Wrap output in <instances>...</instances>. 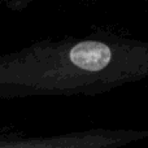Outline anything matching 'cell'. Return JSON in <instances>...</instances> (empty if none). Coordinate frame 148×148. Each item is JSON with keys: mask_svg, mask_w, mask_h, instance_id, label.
Instances as JSON below:
<instances>
[{"mask_svg": "<svg viewBox=\"0 0 148 148\" xmlns=\"http://www.w3.org/2000/svg\"><path fill=\"white\" fill-rule=\"evenodd\" d=\"M148 139V129H88L44 136L0 135V148H123Z\"/></svg>", "mask_w": 148, "mask_h": 148, "instance_id": "obj_2", "label": "cell"}, {"mask_svg": "<svg viewBox=\"0 0 148 148\" xmlns=\"http://www.w3.org/2000/svg\"><path fill=\"white\" fill-rule=\"evenodd\" d=\"M148 79V40L97 30L0 56V97L96 96Z\"/></svg>", "mask_w": 148, "mask_h": 148, "instance_id": "obj_1", "label": "cell"}]
</instances>
